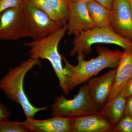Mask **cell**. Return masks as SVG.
Masks as SVG:
<instances>
[{
    "mask_svg": "<svg viewBox=\"0 0 132 132\" xmlns=\"http://www.w3.org/2000/svg\"><path fill=\"white\" fill-rule=\"evenodd\" d=\"M132 118V96L127 98L125 114Z\"/></svg>",
    "mask_w": 132,
    "mask_h": 132,
    "instance_id": "603a6c76",
    "label": "cell"
},
{
    "mask_svg": "<svg viewBox=\"0 0 132 132\" xmlns=\"http://www.w3.org/2000/svg\"><path fill=\"white\" fill-rule=\"evenodd\" d=\"M22 8L27 21L28 37L33 40L45 38L62 26L26 0H23Z\"/></svg>",
    "mask_w": 132,
    "mask_h": 132,
    "instance_id": "8992f818",
    "label": "cell"
},
{
    "mask_svg": "<svg viewBox=\"0 0 132 132\" xmlns=\"http://www.w3.org/2000/svg\"><path fill=\"white\" fill-rule=\"evenodd\" d=\"M50 1L58 17L59 24L62 26L67 24L69 0H50Z\"/></svg>",
    "mask_w": 132,
    "mask_h": 132,
    "instance_id": "2e32d148",
    "label": "cell"
},
{
    "mask_svg": "<svg viewBox=\"0 0 132 132\" xmlns=\"http://www.w3.org/2000/svg\"><path fill=\"white\" fill-rule=\"evenodd\" d=\"M96 51L98 54V56L89 60H85V55L78 54V64L75 66L70 64L62 55L65 63L64 74L69 91L87 82L105 69L117 68L123 53L119 50H110L100 46H97Z\"/></svg>",
    "mask_w": 132,
    "mask_h": 132,
    "instance_id": "6da1fadb",
    "label": "cell"
},
{
    "mask_svg": "<svg viewBox=\"0 0 132 132\" xmlns=\"http://www.w3.org/2000/svg\"><path fill=\"white\" fill-rule=\"evenodd\" d=\"M72 42V56L79 53L86 55L92 52V47L97 43L114 44L125 50L132 47V41L116 34L111 28L96 27L76 35Z\"/></svg>",
    "mask_w": 132,
    "mask_h": 132,
    "instance_id": "5b68a950",
    "label": "cell"
},
{
    "mask_svg": "<svg viewBox=\"0 0 132 132\" xmlns=\"http://www.w3.org/2000/svg\"><path fill=\"white\" fill-rule=\"evenodd\" d=\"M113 132H132V118L123 116L114 126Z\"/></svg>",
    "mask_w": 132,
    "mask_h": 132,
    "instance_id": "d6986e66",
    "label": "cell"
},
{
    "mask_svg": "<svg viewBox=\"0 0 132 132\" xmlns=\"http://www.w3.org/2000/svg\"><path fill=\"white\" fill-rule=\"evenodd\" d=\"M40 64L39 59L29 58L19 65L10 68L7 73L0 80V89L11 101L21 106L26 116V119H34L37 113L47 110L49 107L37 108L34 106L24 89L26 75L35 66Z\"/></svg>",
    "mask_w": 132,
    "mask_h": 132,
    "instance_id": "7a4b0ae2",
    "label": "cell"
},
{
    "mask_svg": "<svg viewBox=\"0 0 132 132\" xmlns=\"http://www.w3.org/2000/svg\"><path fill=\"white\" fill-rule=\"evenodd\" d=\"M28 37L27 21L22 6L8 9L0 14V39L17 40Z\"/></svg>",
    "mask_w": 132,
    "mask_h": 132,
    "instance_id": "52a82bcc",
    "label": "cell"
},
{
    "mask_svg": "<svg viewBox=\"0 0 132 132\" xmlns=\"http://www.w3.org/2000/svg\"><path fill=\"white\" fill-rule=\"evenodd\" d=\"M23 0H0V14L5 10L22 6Z\"/></svg>",
    "mask_w": 132,
    "mask_h": 132,
    "instance_id": "ffe728a7",
    "label": "cell"
},
{
    "mask_svg": "<svg viewBox=\"0 0 132 132\" xmlns=\"http://www.w3.org/2000/svg\"><path fill=\"white\" fill-rule=\"evenodd\" d=\"M131 1L132 2V0H131Z\"/></svg>",
    "mask_w": 132,
    "mask_h": 132,
    "instance_id": "4316f807",
    "label": "cell"
},
{
    "mask_svg": "<svg viewBox=\"0 0 132 132\" xmlns=\"http://www.w3.org/2000/svg\"><path fill=\"white\" fill-rule=\"evenodd\" d=\"M130 3V9H131V13L132 16V2L131 0H129Z\"/></svg>",
    "mask_w": 132,
    "mask_h": 132,
    "instance_id": "484cf974",
    "label": "cell"
},
{
    "mask_svg": "<svg viewBox=\"0 0 132 132\" xmlns=\"http://www.w3.org/2000/svg\"><path fill=\"white\" fill-rule=\"evenodd\" d=\"M12 113L4 104L0 101V120L4 118H9Z\"/></svg>",
    "mask_w": 132,
    "mask_h": 132,
    "instance_id": "7402d4cb",
    "label": "cell"
},
{
    "mask_svg": "<svg viewBox=\"0 0 132 132\" xmlns=\"http://www.w3.org/2000/svg\"><path fill=\"white\" fill-rule=\"evenodd\" d=\"M95 1L109 9L111 10L112 7L113 5L114 0H95Z\"/></svg>",
    "mask_w": 132,
    "mask_h": 132,
    "instance_id": "cb8c5ba5",
    "label": "cell"
},
{
    "mask_svg": "<svg viewBox=\"0 0 132 132\" xmlns=\"http://www.w3.org/2000/svg\"><path fill=\"white\" fill-rule=\"evenodd\" d=\"M127 98L121 92L107 102L99 114L115 126L125 114Z\"/></svg>",
    "mask_w": 132,
    "mask_h": 132,
    "instance_id": "5bb4252c",
    "label": "cell"
},
{
    "mask_svg": "<svg viewBox=\"0 0 132 132\" xmlns=\"http://www.w3.org/2000/svg\"><path fill=\"white\" fill-rule=\"evenodd\" d=\"M39 9L45 12L52 20L59 23L57 15L52 8L50 0H26Z\"/></svg>",
    "mask_w": 132,
    "mask_h": 132,
    "instance_id": "ac0fdd59",
    "label": "cell"
},
{
    "mask_svg": "<svg viewBox=\"0 0 132 132\" xmlns=\"http://www.w3.org/2000/svg\"><path fill=\"white\" fill-rule=\"evenodd\" d=\"M67 24L61 26L46 37L38 40H33L24 43L29 48L27 55L35 59H46L51 63L59 81V87L64 94L68 95L65 78L62 64V55L59 53L58 47L60 42L67 31Z\"/></svg>",
    "mask_w": 132,
    "mask_h": 132,
    "instance_id": "3957f363",
    "label": "cell"
},
{
    "mask_svg": "<svg viewBox=\"0 0 132 132\" xmlns=\"http://www.w3.org/2000/svg\"><path fill=\"white\" fill-rule=\"evenodd\" d=\"M71 1H80L84 2L86 3H88L90 2L93 1H94V0H70Z\"/></svg>",
    "mask_w": 132,
    "mask_h": 132,
    "instance_id": "d4e9b609",
    "label": "cell"
},
{
    "mask_svg": "<svg viewBox=\"0 0 132 132\" xmlns=\"http://www.w3.org/2000/svg\"><path fill=\"white\" fill-rule=\"evenodd\" d=\"M9 119L0 120V132H29L23 121H12Z\"/></svg>",
    "mask_w": 132,
    "mask_h": 132,
    "instance_id": "e0dca14e",
    "label": "cell"
},
{
    "mask_svg": "<svg viewBox=\"0 0 132 132\" xmlns=\"http://www.w3.org/2000/svg\"><path fill=\"white\" fill-rule=\"evenodd\" d=\"M116 72V68L113 69L99 77H92L87 81L90 97L99 111L107 101Z\"/></svg>",
    "mask_w": 132,
    "mask_h": 132,
    "instance_id": "30bf717a",
    "label": "cell"
},
{
    "mask_svg": "<svg viewBox=\"0 0 132 132\" xmlns=\"http://www.w3.org/2000/svg\"><path fill=\"white\" fill-rule=\"evenodd\" d=\"M120 92L127 98L132 96V76L126 82Z\"/></svg>",
    "mask_w": 132,
    "mask_h": 132,
    "instance_id": "44dd1931",
    "label": "cell"
},
{
    "mask_svg": "<svg viewBox=\"0 0 132 132\" xmlns=\"http://www.w3.org/2000/svg\"><path fill=\"white\" fill-rule=\"evenodd\" d=\"M70 119L72 132H113V125L99 113Z\"/></svg>",
    "mask_w": 132,
    "mask_h": 132,
    "instance_id": "8fae6325",
    "label": "cell"
},
{
    "mask_svg": "<svg viewBox=\"0 0 132 132\" xmlns=\"http://www.w3.org/2000/svg\"><path fill=\"white\" fill-rule=\"evenodd\" d=\"M132 76V47L125 50L123 52L116 68L114 82L107 101L113 98L120 92Z\"/></svg>",
    "mask_w": 132,
    "mask_h": 132,
    "instance_id": "4fadbf2b",
    "label": "cell"
},
{
    "mask_svg": "<svg viewBox=\"0 0 132 132\" xmlns=\"http://www.w3.org/2000/svg\"><path fill=\"white\" fill-rule=\"evenodd\" d=\"M86 3L90 17L96 27L111 28V10L95 0Z\"/></svg>",
    "mask_w": 132,
    "mask_h": 132,
    "instance_id": "9a60e30c",
    "label": "cell"
},
{
    "mask_svg": "<svg viewBox=\"0 0 132 132\" xmlns=\"http://www.w3.org/2000/svg\"><path fill=\"white\" fill-rule=\"evenodd\" d=\"M67 34L75 35L96 27L88 9L86 3L69 0Z\"/></svg>",
    "mask_w": 132,
    "mask_h": 132,
    "instance_id": "ba28073f",
    "label": "cell"
},
{
    "mask_svg": "<svg viewBox=\"0 0 132 132\" xmlns=\"http://www.w3.org/2000/svg\"><path fill=\"white\" fill-rule=\"evenodd\" d=\"M29 132H72L70 119L52 117L45 120L34 119L23 121Z\"/></svg>",
    "mask_w": 132,
    "mask_h": 132,
    "instance_id": "7c38bea8",
    "label": "cell"
},
{
    "mask_svg": "<svg viewBox=\"0 0 132 132\" xmlns=\"http://www.w3.org/2000/svg\"><path fill=\"white\" fill-rule=\"evenodd\" d=\"M51 107L52 117L71 119L99 113L90 97L86 82L80 86L78 94L73 98H67L61 94L55 97Z\"/></svg>",
    "mask_w": 132,
    "mask_h": 132,
    "instance_id": "277c9868",
    "label": "cell"
},
{
    "mask_svg": "<svg viewBox=\"0 0 132 132\" xmlns=\"http://www.w3.org/2000/svg\"><path fill=\"white\" fill-rule=\"evenodd\" d=\"M111 28L121 37L132 39V16L129 0H114Z\"/></svg>",
    "mask_w": 132,
    "mask_h": 132,
    "instance_id": "9c48e42d",
    "label": "cell"
}]
</instances>
